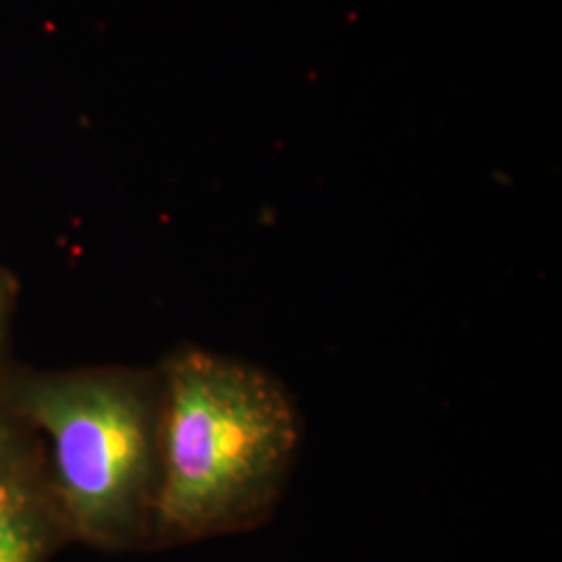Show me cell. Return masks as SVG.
I'll return each instance as SVG.
<instances>
[{
    "mask_svg": "<svg viewBox=\"0 0 562 562\" xmlns=\"http://www.w3.org/2000/svg\"><path fill=\"white\" fill-rule=\"evenodd\" d=\"M155 519L167 536L241 533L280 504L301 443L285 385L250 362L186 350L165 369Z\"/></svg>",
    "mask_w": 562,
    "mask_h": 562,
    "instance_id": "1",
    "label": "cell"
},
{
    "mask_svg": "<svg viewBox=\"0 0 562 562\" xmlns=\"http://www.w3.org/2000/svg\"><path fill=\"white\" fill-rule=\"evenodd\" d=\"M32 538L18 492L0 485V562H32Z\"/></svg>",
    "mask_w": 562,
    "mask_h": 562,
    "instance_id": "3",
    "label": "cell"
},
{
    "mask_svg": "<svg viewBox=\"0 0 562 562\" xmlns=\"http://www.w3.org/2000/svg\"><path fill=\"white\" fill-rule=\"evenodd\" d=\"M55 446L60 490L78 521L106 538L138 517L159 461V427L140 385L94 375L48 385L30 401Z\"/></svg>",
    "mask_w": 562,
    "mask_h": 562,
    "instance_id": "2",
    "label": "cell"
}]
</instances>
